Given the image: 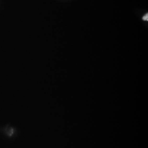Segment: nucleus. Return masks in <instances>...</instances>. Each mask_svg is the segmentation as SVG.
<instances>
[{
    "label": "nucleus",
    "instance_id": "obj_1",
    "mask_svg": "<svg viewBox=\"0 0 148 148\" xmlns=\"http://www.w3.org/2000/svg\"><path fill=\"white\" fill-rule=\"evenodd\" d=\"M142 20L144 21H148V13H146L142 18Z\"/></svg>",
    "mask_w": 148,
    "mask_h": 148
}]
</instances>
